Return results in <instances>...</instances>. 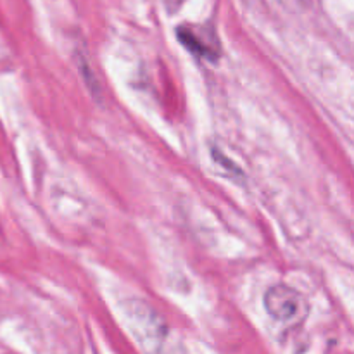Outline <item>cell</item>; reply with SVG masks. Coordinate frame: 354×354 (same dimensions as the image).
<instances>
[{"label":"cell","mask_w":354,"mask_h":354,"mask_svg":"<svg viewBox=\"0 0 354 354\" xmlns=\"http://www.w3.org/2000/svg\"><path fill=\"white\" fill-rule=\"evenodd\" d=\"M121 313L131 335L145 354H180L182 348L175 342L165 318L149 303L140 299L124 301Z\"/></svg>","instance_id":"6da1fadb"},{"label":"cell","mask_w":354,"mask_h":354,"mask_svg":"<svg viewBox=\"0 0 354 354\" xmlns=\"http://www.w3.org/2000/svg\"><path fill=\"white\" fill-rule=\"evenodd\" d=\"M263 304L266 313L280 324H297L308 313V303L303 294L283 283L270 287Z\"/></svg>","instance_id":"7a4b0ae2"},{"label":"cell","mask_w":354,"mask_h":354,"mask_svg":"<svg viewBox=\"0 0 354 354\" xmlns=\"http://www.w3.org/2000/svg\"><path fill=\"white\" fill-rule=\"evenodd\" d=\"M78 68H80V71H82L83 80H85V83H86V86H88L90 92H92L95 97L99 95L100 93L99 82H97L95 75H93V71H92V68L88 66V62H86L82 55H78Z\"/></svg>","instance_id":"3957f363"},{"label":"cell","mask_w":354,"mask_h":354,"mask_svg":"<svg viewBox=\"0 0 354 354\" xmlns=\"http://www.w3.org/2000/svg\"><path fill=\"white\" fill-rule=\"evenodd\" d=\"M178 37H180V40H182V44L187 45V48H190V50L196 52V54H199V55H207V48L204 47V45L199 44V40L194 37V33L180 30Z\"/></svg>","instance_id":"277c9868"},{"label":"cell","mask_w":354,"mask_h":354,"mask_svg":"<svg viewBox=\"0 0 354 354\" xmlns=\"http://www.w3.org/2000/svg\"><path fill=\"white\" fill-rule=\"evenodd\" d=\"M279 2L290 10H301L306 7L308 0H279Z\"/></svg>","instance_id":"5b68a950"}]
</instances>
